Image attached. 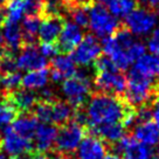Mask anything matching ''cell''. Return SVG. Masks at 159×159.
Instances as JSON below:
<instances>
[{
	"label": "cell",
	"mask_w": 159,
	"mask_h": 159,
	"mask_svg": "<svg viewBox=\"0 0 159 159\" xmlns=\"http://www.w3.org/2000/svg\"><path fill=\"white\" fill-rule=\"evenodd\" d=\"M83 109L88 122L87 128H89L109 123H122L126 115L134 108L128 104L123 96L95 91L91 93Z\"/></svg>",
	"instance_id": "6da1fadb"
},
{
	"label": "cell",
	"mask_w": 159,
	"mask_h": 159,
	"mask_svg": "<svg viewBox=\"0 0 159 159\" xmlns=\"http://www.w3.org/2000/svg\"><path fill=\"white\" fill-rule=\"evenodd\" d=\"M156 90L157 81L140 74L132 68L128 75V85L123 97L128 104L134 109H138L143 105H152Z\"/></svg>",
	"instance_id": "7a4b0ae2"
},
{
	"label": "cell",
	"mask_w": 159,
	"mask_h": 159,
	"mask_svg": "<svg viewBox=\"0 0 159 159\" xmlns=\"http://www.w3.org/2000/svg\"><path fill=\"white\" fill-rule=\"evenodd\" d=\"M93 80L84 69H76L75 74L62 82V93L71 108L76 110L83 109L91 95Z\"/></svg>",
	"instance_id": "3957f363"
},
{
	"label": "cell",
	"mask_w": 159,
	"mask_h": 159,
	"mask_svg": "<svg viewBox=\"0 0 159 159\" xmlns=\"http://www.w3.org/2000/svg\"><path fill=\"white\" fill-rule=\"evenodd\" d=\"M32 114L41 123L62 126L70 122L74 117L75 110L67 101L54 98L52 101L39 99Z\"/></svg>",
	"instance_id": "277c9868"
},
{
	"label": "cell",
	"mask_w": 159,
	"mask_h": 159,
	"mask_svg": "<svg viewBox=\"0 0 159 159\" xmlns=\"http://www.w3.org/2000/svg\"><path fill=\"white\" fill-rule=\"evenodd\" d=\"M87 128L71 119L67 124L60 126L55 139V151L59 153L73 156L80 143L85 137Z\"/></svg>",
	"instance_id": "5b68a950"
},
{
	"label": "cell",
	"mask_w": 159,
	"mask_h": 159,
	"mask_svg": "<svg viewBox=\"0 0 159 159\" xmlns=\"http://www.w3.org/2000/svg\"><path fill=\"white\" fill-rule=\"evenodd\" d=\"M119 21L110 14L109 10L101 2L94 1L89 10V28L97 38L110 36L117 28Z\"/></svg>",
	"instance_id": "8992f818"
},
{
	"label": "cell",
	"mask_w": 159,
	"mask_h": 159,
	"mask_svg": "<svg viewBox=\"0 0 159 159\" xmlns=\"http://www.w3.org/2000/svg\"><path fill=\"white\" fill-rule=\"evenodd\" d=\"M93 83L97 91L114 96H123L128 85V77L122 71H98L95 73Z\"/></svg>",
	"instance_id": "52a82bcc"
},
{
	"label": "cell",
	"mask_w": 159,
	"mask_h": 159,
	"mask_svg": "<svg viewBox=\"0 0 159 159\" xmlns=\"http://www.w3.org/2000/svg\"><path fill=\"white\" fill-rule=\"evenodd\" d=\"M101 53H102V45L97 39V36L88 33L80 42V45L71 52L70 57L73 59L75 65L88 67L94 63V61L101 55Z\"/></svg>",
	"instance_id": "ba28073f"
},
{
	"label": "cell",
	"mask_w": 159,
	"mask_h": 159,
	"mask_svg": "<svg viewBox=\"0 0 159 159\" xmlns=\"http://www.w3.org/2000/svg\"><path fill=\"white\" fill-rule=\"evenodd\" d=\"M158 13L153 11L138 6L130 14L126 15L124 22L132 33L137 35H145L153 30L158 20Z\"/></svg>",
	"instance_id": "9c48e42d"
},
{
	"label": "cell",
	"mask_w": 159,
	"mask_h": 159,
	"mask_svg": "<svg viewBox=\"0 0 159 159\" xmlns=\"http://www.w3.org/2000/svg\"><path fill=\"white\" fill-rule=\"evenodd\" d=\"M66 22L61 12H45L39 28L40 43H55Z\"/></svg>",
	"instance_id": "30bf717a"
},
{
	"label": "cell",
	"mask_w": 159,
	"mask_h": 159,
	"mask_svg": "<svg viewBox=\"0 0 159 159\" xmlns=\"http://www.w3.org/2000/svg\"><path fill=\"white\" fill-rule=\"evenodd\" d=\"M114 153L120 156L123 159H150L152 150L146 145L139 143L130 134H125L118 142L111 145Z\"/></svg>",
	"instance_id": "8fae6325"
},
{
	"label": "cell",
	"mask_w": 159,
	"mask_h": 159,
	"mask_svg": "<svg viewBox=\"0 0 159 159\" xmlns=\"http://www.w3.org/2000/svg\"><path fill=\"white\" fill-rule=\"evenodd\" d=\"M1 149L6 151V153L14 157L18 154H22L34 150L33 143L30 139L24 138L20 134L13 131L11 126L1 128Z\"/></svg>",
	"instance_id": "7c38bea8"
},
{
	"label": "cell",
	"mask_w": 159,
	"mask_h": 159,
	"mask_svg": "<svg viewBox=\"0 0 159 159\" xmlns=\"http://www.w3.org/2000/svg\"><path fill=\"white\" fill-rule=\"evenodd\" d=\"M108 149L109 145L104 140L93 134H88L82 139L75 151L74 159H103Z\"/></svg>",
	"instance_id": "4fadbf2b"
},
{
	"label": "cell",
	"mask_w": 159,
	"mask_h": 159,
	"mask_svg": "<svg viewBox=\"0 0 159 159\" xmlns=\"http://www.w3.org/2000/svg\"><path fill=\"white\" fill-rule=\"evenodd\" d=\"M83 39L82 30L74 22H66L63 30L55 42L57 53L60 55H68L80 45Z\"/></svg>",
	"instance_id": "5bb4252c"
},
{
	"label": "cell",
	"mask_w": 159,
	"mask_h": 159,
	"mask_svg": "<svg viewBox=\"0 0 159 159\" xmlns=\"http://www.w3.org/2000/svg\"><path fill=\"white\" fill-rule=\"evenodd\" d=\"M2 99L8 101L19 111V114H27L33 111L40 98L39 95L34 93L33 90L18 88L11 93H7Z\"/></svg>",
	"instance_id": "9a60e30c"
},
{
	"label": "cell",
	"mask_w": 159,
	"mask_h": 159,
	"mask_svg": "<svg viewBox=\"0 0 159 159\" xmlns=\"http://www.w3.org/2000/svg\"><path fill=\"white\" fill-rule=\"evenodd\" d=\"M16 65L18 69L21 70H39L47 68L49 63L43 55L40 53L36 45L25 46L22 49L20 50L19 57L16 59Z\"/></svg>",
	"instance_id": "2e32d148"
},
{
	"label": "cell",
	"mask_w": 159,
	"mask_h": 159,
	"mask_svg": "<svg viewBox=\"0 0 159 159\" xmlns=\"http://www.w3.org/2000/svg\"><path fill=\"white\" fill-rule=\"evenodd\" d=\"M56 136H57L56 126L52 124H46V123H40L34 134V151L46 156L54 148Z\"/></svg>",
	"instance_id": "e0dca14e"
},
{
	"label": "cell",
	"mask_w": 159,
	"mask_h": 159,
	"mask_svg": "<svg viewBox=\"0 0 159 159\" xmlns=\"http://www.w3.org/2000/svg\"><path fill=\"white\" fill-rule=\"evenodd\" d=\"M76 71L75 62L68 55H60L49 62V76L55 83L63 82L66 79H69Z\"/></svg>",
	"instance_id": "ac0fdd59"
},
{
	"label": "cell",
	"mask_w": 159,
	"mask_h": 159,
	"mask_svg": "<svg viewBox=\"0 0 159 159\" xmlns=\"http://www.w3.org/2000/svg\"><path fill=\"white\" fill-rule=\"evenodd\" d=\"M132 137L146 146H154L159 143V126L152 119L137 123L132 129Z\"/></svg>",
	"instance_id": "d6986e66"
},
{
	"label": "cell",
	"mask_w": 159,
	"mask_h": 159,
	"mask_svg": "<svg viewBox=\"0 0 159 159\" xmlns=\"http://www.w3.org/2000/svg\"><path fill=\"white\" fill-rule=\"evenodd\" d=\"M87 134L99 137L105 143H116L125 136V128L122 123H109L99 126L87 128Z\"/></svg>",
	"instance_id": "ffe728a7"
},
{
	"label": "cell",
	"mask_w": 159,
	"mask_h": 159,
	"mask_svg": "<svg viewBox=\"0 0 159 159\" xmlns=\"http://www.w3.org/2000/svg\"><path fill=\"white\" fill-rule=\"evenodd\" d=\"M2 38L5 41L6 48L12 53H16L22 49L24 41H22V30L19 27L18 22H13L6 19L4 25L1 26Z\"/></svg>",
	"instance_id": "44dd1931"
},
{
	"label": "cell",
	"mask_w": 159,
	"mask_h": 159,
	"mask_svg": "<svg viewBox=\"0 0 159 159\" xmlns=\"http://www.w3.org/2000/svg\"><path fill=\"white\" fill-rule=\"evenodd\" d=\"M38 125H39L38 118L32 112H27V114H20L13 120V124L11 128L21 137L32 140V138H34Z\"/></svg>",
	"instance_id": "7402d4cb"
},
{
	"label": "cell",
	"mask_w": 159,
	"mask_h": 159,
	"mask_svg": "<svg viewBox=\"0 0 159 159\" xmlns=\"http://www.w3.org/2000/svg\"><path fill=\"white\" fill-rule=\"evenodd\" d=\"M48 79H49V66L43 69L28 71L21 80V87L30 90L41 89L47 84Z\"/></svg>",
	"instance_id": "603a6c76"
},
{
	"label": "cell",
	"mask_w": 159,
	"mask_h": 159,
	"mask_svg": "<svg viewBox=\"0 0 159 159\" xmlns=\"http://www.w3.org/2000/svg\"><path fill=\"white\" fill-rule=\"evenodd\" d=\"M134 69L151 79L159 77V56L144 54L136 61Z\"/></svg>",
	"instance_id": "cb8c5ba5"
},
{
	"label": "cell",
	"mask_w": 159,
	"mask_h": 159,
	"mask_svg": "<svg viewBox=\"0 0 159 159\" xmlns=\"http://www.w3.org/2000/svg\"><path fill=\"white\" fill-rule=\"evenodd\" d=\"M137 7L138 4L136 0H109L107 2L109 12L117 16H126Z\"/></svg>",
	"instance_id": "d4e9b609"
},
{
	"label": "cell",
	"mask_w": 159,
	"mask_h": 159,
	"mask_svg": "<svg viewBox=\"0 0 159 159\" xmlns=\"http://www.w3.org/2000/svg\"><path fill=\"white\" fill-rule=\"evenodd\" d=\"M21 75L15 71L11 74L0 75V96L4 98L7 93H11L13 90L21 87Z\"/></svg>",
	"instance_id": "484cf974"
},
{
	"label": "cell",
	"mask_w": 159,
	"mask_h": 159,
	"mask_svg": "<svg viewBox=\"0 0 159 159\" xmlns=\"http://www.w3.org/2000/svg\"><path fill=\"white\" fill-rule=\"evenodd\" d=\"M19 115V111L8 101L2 99L0 102V128H4L10 125V123H13V120Z\"/></svg>",
	"instance_id": "4316f807"
},
{
	"label": "cell",
	"mask_w": 159,
	"mask_h": 159,
	"mask_svg": "<svg viewBox=\"0 0 159 159\" xmlns=\"http://www.w3.org/2000/svg\"><path fill=\"white\" fill-rule=\"evenodd\" d=\"M16 70H18V65H16L15 54L11 50L6 49L0 55V75L15 73Z\"/></svg>",
	"instance_id": "83f0119b"
},
{
	"label": "cell",
	"mask_w": 159,
	"mask_h": 159,
	"mask_svg": "<svg viewBox=\"0 0 159 159\" xmlns=\"http://www.w3.org/2000/svg\"><path fill=\"white\" fill-rule=\"evenodd\" d=\"M7 20L13 22H19V20L25 14L24 12V0H8L5 7Z\"/></svg>",
	"instance_id": "f1b7e54d"
},
{
	"label": "cell",
	"mask_w": 159,
	"mask_h": 159,
	"mask_svg": "<svg viewBox=\"0 0 159 159\" xmlns=\"http://www.w3.org/2000/svg\"><path fill=\"white\" fill-rule=\"evenodd\" d=\"M46 6L47 0H24V12L26 15H40L42 18Z\"/></svg>",
	"instance_id": "f546056e"
},
{
	"label": "cell",
	"mask_w": 159,
	"mask_h": 159,
	"mask_svg": "<svg viewBox=\"0 0 159 159\" xmlns=\"http://www.w3.org/2000/svg\"><path fill=\"white\" fill-rule=\"evenodd\" d=\"M95 73H98V71H120V70L116 67V65L114 63V61L110 59L109 56H107L104 54H101L97 59L94 61L93 63Z\"/></svg>",
	"instance_id": "4dcf8cb0"
},
{
	"label": "cell",
	"mask_w": 159,
	"mask_h": 159,
	"mask_svg": "<svg viewBox=\"0 0 159 159\" xmlns=\"http://www.w3.org/2000/svg\"><path fill=\"white\" fill-rule=\"evenodd\" d=\"M144 54H145V46L142 42H136L134 41V45L126 50V55H128L129 60L131 61V63L136 62L139 57H142Z\"/></svg>",
	"instance_id": "1f68e13d"
},
{
	"label": "cell",
	"mask_w": 159,
	"mask_h": 159,
	"mask_svg": "<svg viewBox=\"0 0 159 159\" xmlns=\"http://www.w3.org/2000/svg\"><path fill=\"white\" fill-rule=\"evenodd\" d=\"M152 110H153V114H152L153 122L159 126V80H157V90H156L153 102H152Z\"/></svg>",
	"instance_id": "d6a6232c"
},
{
	"label": "cell",
	"mask_w": 159,
	"mask_h": 159,
	"mask_svg": "<svg viewBox=\"0 0 159 159\" xmlns=\"http://www.w3.org/2000/svg\"><path fill=\"white\" fill-rule=\"evenodd\" d=\"M149 50L154 55H159V28L153 32V34L151 36V39L148 42Z\"/></svg>",
	"instance_id": "836d02e7"
},
{
	"label": "cell",
	"mask_w": 159,
	"mask_h": 159,
	"mask_svg": "<svg viewBox=\"0 0 159 159\" xmlns=\"http://www.w3.org/2000/svg\"><path fill=\"white\" fill-rule=\"evenodd\" d=\"M39 50L45 57H50V56H54V55L59 54L55 43H40Z\"/></svg>",
	"instance_id": "e575fe53"
},
{
	"label": "cell",
	"mask_w": 159,
	"mask_h": 159,
	"mask_svg": "<svg viewBox=\"0 0 159 159\" xmlns=\"http://www.w3.org/2000/svg\"><path fill=\"white\" fill-rule=\"evenodd\" d=\"M139 7L153 11L159 14V0H136Z\"/></svg>",
	"instance_id": "d590c367"
},
{
	"label": "cell",
	"mask_w": 159,
	"mask_h": 159,
	"mask_svg": "<svg viewBox=\"0 0 159 159\" xmlns=\"http://www.w3.org/2000/svg\"><path fill=\"white\" fill-rule=\"evenodd\" d=\"M46 156L45 154H40L38 153L36 151H30V152H26V153L22 154H18V156H14L11 159H43Z\"/></svg>",
	"instance_id": "8d00e7d4"
},
{
	"label": "cell",
	"mask_w": 159,
	"mask_h": 159,
	"mask_svg": "<svg viewBox=\"0 0 159 159\" xmlns=\"http://www.w3.org/2000/svg\"><path fill=\"white\" fill-rule=\"evenodd\" d=\"M46 159H74V156H68V154L55 152V153L50 154L49 157H46Z\"/></svg>",
	"instance_id": "74e56055"
},
{
	"label": "cell",
	"mask_w": 159,
	"mask_h": 159,
	"mask_svg": "<svg viewBox=\"0 0 159 159\" xmlns=\"http://www.w3.org/2000/svg\"><path fill=\"white\" fill-rule=\"evenodd\" d=\"M7 49L5 45V41H4V38H2V32H1V27H0V55L2 54L5 50Z\"/></svg>",
	"instance_id": "f35d334b"
},
{
	"label": "cell",
	"mask_w": 159,
	"mask_h": 159,
	"mask_svg": "<svg viewBox=\"0 0 159 159\" xmlns=\"http://www.w3.org/2000/svg\"><path fill=\"white\" fill-rule=\"evenodd\" d=\"M103 159H123L120 156H118V154H116V153H108V154H105V157Z\"/></svg>",
	"instance_id": "ab89813d"
},
{
	"label": "cell",
	"mask_w": 159,
	"mask_h": 159,
	"mask_svg": "<svg viewBox=\"0 0 159 159\" xmlns=\"http://www.w3.org/2000/svg\"><path fill=\"white\" fill-rule=\"evenodd\" d=\"M7 2H8V0H0V10H5Z\"/></svg>",
	"instance_id": "60d3db41"
},
{
	"label": "cell",
	"mask_w": 159,
	"mask_h": 159,
	"mask_svg": "<svg viewBox=\"0 0 159 159\" xmlns=\"http://www.w3.org/2000/svg\"><path fill=\"white\" fill-rule=\"evenodd\" d=\"M0 159H10L5 153H2V152H0Z\"/></svg>",
	"instance_id": "b9f144b4"
},
{
	"label": "cell",
	"mask_w": 159,
	"mask_h": 159,
	"mask_svg": "<svg viewBox=\"0 0 159 159\" xmlns=\"http://www.w3.org/2000/svg\"><path fill=\"white\" fill-rule=\"evenodd\" d=\"M95 1H97V2H101V4H103V2H105V4H107L109 0H95Z\"/></svg>",
	"instance_id": "7bdbcfd3"
},
{
	"label": "cell",
	"mask_w": 159,
	"mask_h": 159,
	"mask_svg": "<svg viewBox=\"0 0 159 159\" xmlns=\"http://www.w3.org/2000/svg\"><path fill=\"white\" fill-rule=\"evenodd\" d=\"M49 1H50V2H55V4H56V1H60V4H61L63 0H49Z\"/></svg>",
	"instance_id": "ee69618b"
},
{
	"label": "cell",
	"mask_w": 159,
	"mask_h": 159,
	"mask_svg": "<svg viewBox=\"0 0 159 159\" xmlns=\"http://www.w3.org/2000/svg\"><path fill=\"white\" fill-rule=\"evenodd\" d=\"M0 150H1V134H0Z\"/></svg>",
	"instance_id": "f6af8a7d"
},
{
	"label": "cell",
	"mask_w": 159,
	"mask_h": 159,
	"mask_svg": "<svg viewBox=\"0 0 159 159\" xmlns=\"http://www.w3.org/2000/svg\"><path fill=\"white\" fill-rule=\"evenodd\" d=\"M46 157H47V156H46ZM46 157H45V158H43V159H46Z\"/></svg>",
	"instance_id": "bcb514c9"
}]
</instances>
